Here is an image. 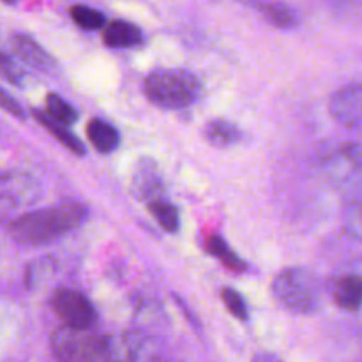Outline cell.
I'll list each match as a JSON object with an SVG mask.
<instances>
[{"instance_id":"cell-1","label":"cell","mask_w":362,"mask_h":362,"mask_svg":"<svg viewBox=\"0 0 362 362\" xmlns=\"http://www.w3.org/2000/svg\"><path fill=\"white\" fill-rule=\"evenodd\" d=\"M85 218L87 207L83 204L66 202L20 216L11 223L9 232L13 239L23 246H45L78 228Z\"/></svg>"},{"instance_id":"cell-2","label":"cell","mask_w":362,"mask_h":362,"mask_svg":"<svg viewBox=\"0 0 362 362\" xmlns=\"http://www.w3.org/2000/svg\"><path fill=\"white\" fill-rule=\"evenodd\" d=\"M145 94L159 108L182 110L198 101L202 85L189 71L159 69L145 80Z\"/></svg>"},{"instance_id":"cell-3","label":"cell","mask_w":362,"mask_h":362,"mask_svg":"<svg viewBox=\"0 0 362 362\" xmlns=\"http://www.w3.org/2000/svg\"><path fill=\"white\" fill-rule=\"evenodd\" d=\"M53 356L62 362H108L110 334L64 325L52 336Z\"/></svg>"},{"instance_id":"cell-4","label":"cell","mask_w":362,"mask_h":362,"mask_svg":"<svg viewBox=\"0 0 362 362\" xmlns=\"http://www.w3.org/2000/svg\"><path fill=\"white\" fill-rule=\"evenodd\" d=\"M276 300L297 315H311L320 304V290L317 278L306 269H285L272 283Z\"/></svg>"},{"instance_id":"cell-5","label":"cell","mask_w":362,"mask_h":362,"mask_svg":"<svg viewBox=\"0 0 362 362\" xmlns=\"http://www.w3.org/2000/svg\"><path fill=\"white\" fill-rule=\"evenodd\" d=\"M52 308L64 325L76 329H94L98 313L85 293L71 288H60L52 296Z\"/></svg>"},{"instance_id":"cell-6","label":"cell","mask_w":362,"mask_h":362,"mask_svg":"<svg viewBox=\"0 0 362 362\" xmlns=\"http://www.w3.org/2000/svg\"><path fill=\"white\" fill-rule=\"evenodd\" d=\"M324 170L341 189H362V148L357 145H343L329 156Z\"/></svg>"},{"instance_id":"cell-7","label":"cell","mask_w":362,"mask_h":362,"mask_svg":"<svg viewBox=\"0 0 362 362\" xmlns=\"http://www.w3.org/2000/svg\"><path fill=\"white\" fill-rule=\"evenodd\" d=\"M159 350L154 339L129 331L110 334L108 362H158Z\"/></svg>"},{"instance_id":"cell-8","label":"cell","mask_w":362,"mask_h":362,"mask_svg":"<svg viewBox=\"0 0 362 362\" xmlns=\"http://www.w3.org/2000/svg\"><path fill=\"white\" fill-rule=\"evenodd\" d=\"M37 184L27 175H0V221L7 219L18 207L35 202Z\"/></svg>"},{"instance_id":"cell-9","label":"cell","mask_w":362,"mask_h":362,"mask_svg":"<svg viewBox=\"0 0 362 362\" xmlns=\"http://www.w3.org/2000/svg\"><path fill=\"white\" fill-rule=\"evenodd\" d=\"M131 189H133V194L138 200L145 202L147 205L165 198L163 175L152 159H141L138 163L136 170H134L133 182H131Z\"/></svg>"},{"instance_id":"cell-10","label":"cell","mask_w":362,"mask_h":362,"mask_svg":"<svg viewBox=\"0 0 362 362\" xmlns=\"http://www.w3.org/2000/svg\"><path fill=\"white\" fill-rule=\"evenodd\" d=\"M329 112L345 126L362 124V83H352L339 88L329 103Z\"/></svg>"},{"instance_id":"cell-11","label":"cell","mask_w":362,"mask_h":362,"mask_svg":"<svg viewBox=\"0 0 362 362\" xmlns=\"http://www.w3.org/2000/svg\"><path fill=\"white\" fill-rule=\"evenodd\" d=\"M332 297L341 310H359L362 306V276L349 274L336 279L332 286Z\"/></svg>"},{"instance_id":"cell-12","label":"cell","mask_w":362,"mask_h":362,"mask_svg":"<svg viewBox=\"0 0 362 362\" xmlns=\"http://www.w3.org/2000/svg\"><path fill=\"white\" fill-rule=\"evenodd\" d=\"M103 41L110 48H133L141 42V32L136 25L129 23V21L115 20L105 25Z\"/></svg>"},{"instance_id":"cell-13","label":"cell","mask_w":362,"mask_h":362,"mask_svg":"<svg viewBox=\"0 0 362 362\" xmlns=\"http://www.w3.org/2000/svg\"><path fill=\"white\" fill-rule=\"evenodd\" d=\"M14 52L18 53L21 60L28 66L35 67L41 71H52L55 67V60L37 45L32 37L28 35H14L13 37Z\"/></svg>"},{"instance_id":"cell-14","label":"cell","mask_w":362,"mask_h":362,"mask_svg":"<svg viewBox=\"0 0 362 362\" xmlns=\"http://www.w3.org/2000/svg\"><path fill=\"white\" fill-rule=\"evenodd\" d=\"M87 138L103 154L113 152L120 144V134L115 127L103 119H92L87 124Z\"/></svg>"},{"instance_id":"cell-15","label":"cell","mask_w":362,"mask_h":362,"mask_svg":"<svg viewBox=\"0 0 362 362\" xmlns=\"http://www.w3.org/2000/svg\"><path fill=\"white\" fill-rule=\"evenodd\" d=\"M204 136L211 145L223 148L235 145L240 140V131L235 124L228 122V120L214 119L205 124Z\"/></svg>"},{"instance_id":"cell-16","label":"cell","mask_w":362,"mask_h":362,"mask_svg":"<svg viewBox=\"0 0 362 362\" xmlns=\"http://www.w3.org/2000/svg\"><path fill=\"white\" fill-rule=\"evenodd\" d=\"M34 117L37 119V122L41 124L42 127H45L46 131H49V133L53 134V136L57 138V140L60 141L62 145H66L69 151H73L74 154L81 156L85 154V147L83 144H81L80 140H78L74 134L69 133V129H67V126H64V124H59L57 120H53L52 117L48 115V113L45 112H39V110H34Z\"/></svg>"},{"instance_id":"cell-17","label":"cell","mask_w":362,"mask_h":362,"mask_svg":"<svg viewBox=\"0 0 362 362\" xmlns=\"http://www.w3.org/2000/svg\"><path fill=\"white\" fill-rule=\"evenodd\" d=\"M151 214L154 216L158 225L161 226L165 232H177L180 226V216L179 211L173 204H170L166 198H161V200H156L152 204L147 205Z\"/></svg>"},{"instance_id":"cell-18","label":"cell","mask_w":362,"mask_h":362,"mask_svg":"<svg viewBox=\"0 0 362 362\" xmlns=\"http://www.w3.org/2000/svg\"><path fill=\"white\" fill-rule=\"evenodd\" d=\"M207 251L212 255V257L218 258L221 264H225L226 267L232 269V271H244L246 269V265H244V262L240 260L239 257H237L235 253H233L232 250L228 247V244L225 243V240L221 239L219 235H211L207 239Z\"/></svg>"},{"instance_id":"cell-19","label":"cell","mask_w":362,"mask_h":362,"mask_svg":"<svg viewBox=\"0 0 362 362\" xmlns=\"http://www.w3.org/2000/svg\"><path fill=\"white\" fill-rule=\"evenodd\" d=\"M46 113L52 117L53 120H57L59 124L69 127L71 124H74L78 120V112L60 95L57 94H48L46 98Z\"/></svg>"},{"instance_id":"cell-20","label":"cell","mask_w":362,"mask_h":362,"mask_svg":"<svg viewBox=\"0 0 362 362\" xmlns=\"http://www.w3.org/2000/svg\"><path fill=\"white\" fill-rule=\"evenodd\" d=\"M69 13L74 23L78 27L85 28V30H98V28H103L106 25L105 14L88 6H81V4L80 6H73Z\"/></svg>"},{"instance_id":"cell-21","label":"cell","mask_w":362,"mask_h":362,"mask_svg":"<svg viewBox=\"0 0 362 362\" xmlns=\"http://www.w3.org/2000/svg\"><path fill=\"white\" fill-rule=\"evenodd\" d=\"M343 226L354 239L362 240V194L352 198L343 214Z\"/></svg>"},{"instance_id":"cell-22","label":"cell","mask_w":362,"mask_h":362,"mask_svg":"<svg viewBox=\"0 0 362 362\" xmlns=\"http://www.w3.org/2000/svg\"><path fill=\"white\" fill-rule=\"evenodd\" d=\"M264 14L272 25H276L279 28H292L297 23V16L293 13V9L285 6V4H267L264 7Z\"/></svg>"},{"instance_id":"cell-23","label":"cell","mask_w":362,"mask_h":362,"mask_svg":"<svg viewBox=\"0 0 362 362\" xmlns=\"http://www.w3.org/2000/svg\"><path fill=\"white\" fill-rule=\"evenodd\" d=\"M221 299L223 303H225V306L228 308L230 313L233 315L235 318H239V320H247V306H246V300H244V297L240 296L237 290L233 288H223L221 290Z\"/></svg>"},{"instance_id":"cell-24","label":"cell","mask_w":362,"mask_h":362,"mask_svg":"<svg viewBox=\"0 0 362 362\" xmlns=\"http://www.w3.org/2000/svg\"><path fill=\"white\" fill-rule=\"evenodd\" d=\"M0 74L14 85H21L25 80L23 71H21L20 67H18V64L14 62L11 57H7L6 53H0Z\"/></svg>"},{"instance_id":"cell-25","label":"cell","mask_w":362,"mask_h":362,"mask_svg":"<svg viewBox=\"0 0 362 362\" xmlns=\"http://www.w3.org/2000/svg\"><path fill=\"white\" fill-rule=\"evenodd\" d=\"M0 108L6 110L11 115L18 117V119H25V112L23 108H21L20 103H18L13 95L7 94L2 87H0Z\"/></svg>"},{"instance_id":"cell-26","label":"cell","mask_w":362,"mask_h":362,"mask_svg":"<svg viewBox=\"0 0 362 362\" xmlns=\"http://www.w3.org/2000/svg\"><path fill=\"white\" fill-rule=\"evenodd\" d=\"M253 362H283V361L279 359V357L271 356V354H260V356L255 357Z\"/></svg>"},{"instance_id":"cell-27","label":"cell","mask_w":362,"mask_h":362,"mask_svg":"<svg viewBox=\"0 0 362 362\" xmlns=\"http://www.w3.org/2000/svg\"><path fill=\"white\" fill-rule=\"evenodd\" d=\"M4 2H7V4H13V2H16V0H4Z\"/></svg>"}]
</instances>
